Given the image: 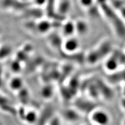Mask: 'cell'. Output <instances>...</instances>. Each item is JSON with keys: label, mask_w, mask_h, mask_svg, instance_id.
<instances>
[{"label": "cell", "mask_w": 125, "mask_h": 125, "mask_svg": "<svg viewBox=\"0 0 125 125\" xmlns=\"http://www.w3.org/2000/svg\"><path fill=\"white\" fill-rule=\"evenodd\" d=\"M100 12L108 21L114 32L118 37H125V21L118 12L109 3L99 6Z\"/></svg>", "instance_id": "cell-1"}, {"label": "cell", "mask_w": 125, "mask_h": 125, "mask_svg": "<svg viewBox=\"0 0 125 125\" xmlns=\"http://www.w3.org/2000/svg\"><path fill=\"white\" fill-rule=\"evenodd\" d=\"M89 119L93 124L106 125L111 122V116L104 109L95 108L90 113Z\"/></svg>", "instance_id": "cell-2"}, {"label": "cell", "mask_w": 125, "mask_h": 125, "mask_svg": "<svg viewBox=\"0 0 125 125\" xmlns=\"http://www.w3.org/2000/svg\"><path fill=\"white\" fill-rule=\"evenodd\" d=\"M79 39L75 36L64 39L62 43V51L68 54L76 53L80 49Z\"/></svg>", "instance_id": "cell-3"}, {"label": "cell", "mask_w": 125, "mask_h": 125, "mask_svg": "<svg viewBox=\"0 0 125 125\" xmlns=\"http://www.w3.org/2000/svg\"><path fill=\"white\" fill-rule=\"evenodd\" d=\"M61 33L64 39L75 36L76 34L75 21L67 20L62 23Z\"/></svg>", "instance_id": "cell-4"}, {"label": "cell", "mask_w": 125, "mask_h": 125, "mask_svg": "<svg viewBox=\"0 0 125 125\" xmlns=\"http://www.w3.org/2000/svg\"><path fill=\"white\" fill-rule=\"evenodd\" d=\"M76 34L79 36H84L87 34L89 30V24L87 21L83 19H78L75 21Z\"/></svg>", "instance_id": "cell-5"}, {"label": "cell", "mask_w": 125, "mask_h": 125, "mask_svg": "<svg viewBox=\"0 0 125 125\" xmlns=\"http://www.w3.org/2000/svg\"><path fill=\"white\" fill-rule=\"evenodd\" d=\"M57 11L58 14L65 15L68 13L71 7L70 0H57Z\"/></svg>", "instance_id": "cell-6"}, {"label": "cell", "mask_w": 125, "mask_h": 125, "mask_svg": "<svg viewBox=\"0 0 125 125\" xmlns=\"http://www.w3.org/2000/svg\"><path fill=\"white\" fill-rule=\"evenodd\" d=\"M36 30L42 33H45L48 32L52 27V23L49 21H41L35 23Z\"/></svg>", "instance_id": "cell-7"}, {"label": "cell", "mask_w": 125, "mask_h": 125, "mask_svg": "<svg viewBox=\"0 0 125 125\" xmlns=\"http://www.w3.org/2000/svg\"><path fill=\"white\" fill-rule=\"evenodd\" d=\"M80 5L85 10H89L95 4V0H78Z\"/></svg>", "instance_id": "cell-8"}, {"label": "cell", "mask_w": 125, "mask_h": 125, "mask_svg": "<svg viewBox=\"0 0 125 125\" xmlns=\"http://www.w3.org/2000/svg\"><path fill=\"white\" fill-rule=\"evenodd\" d=\"M109 3L116 10H118L121 7L125 4V0H111Z\"/></svg>", "instance_id": "cell-9"}, {"label": "cell", "mask_w": 125, "mask_h": 125, "mask_svg": "<svg viewBox=\"0 0 125 125\" xmlns=\"http://www.w3.org/2000/svg\"><path fill=\"white\" fill-rule=\"evenodd\" d=\"M32 1L36 6L41 7L46 5L48 0H32Z\"/></svg>", "instance_id": "cell-10"}, {"label": "cell", "mask_w": 125, "mask_h": 125, "mask_svg": "<svg viewBox=\"0 0 125 125\" xmlns=\"http://www.w3.org/2000/svg\"><path fill=\"white\" fill-rule=\"evenodd\" d=\"M117 11L118 12L121 17H122L123 20L125 21V4L122 7H121L120 9Z\"/></svg>", "instance_id": "cell-11"}, {"label": "cell", "mask_w": 125, "mask_h": 125, "mask_svg": "<svg viewBox=\"0 0 125 125\" xmlns=\"http://www.w3.org/2000/svg\"><path fill=\"white\" fill-rule=\"evenodd\" d=\"M95 1L96 4L99 6L109 3V0H95Z\"/></svg>", "instance_id": "cell-12"}, {"label": "cell", "mask_w": 125, "mask_h": 125, "mask_svg": "<svg viewBox=\"0 0 125 125\" xmlns=\"http://www.w3.org/2000/svg\"><path fill=\"white\" fill-rule=\"evenodd\" d=\"M120 105L124 111L125 112V97L120 101Z\"/></svg>", "instance_id": "cell-13"}, {"label": "cell", "mask_w": 125, "mask_h": 125, "mask_svg": "<svg viewBox=\"0 0 125 125\" xmlns=\"http://www.w3.org/2000/svg\"><path fill=\"white\" fill-rule=\"evenodd\" d=\"M122 124L124 125H125V118L124 119V120H123V123H122Z\"/></svg>", "instance_id": "cell-14"}, {"label": "cell", "mask_w": 125, "mask_h": 125, "mask_svg": "<svg viewBox=\"0 0 125 125\" xmlns=\"http://www.w3.org/2000/svg\"><path fill=\"white\" fill-rule=\"evenodd\" d=\"M22 1H24V2H28L30 1H32V0H21Z\"/></svg>", "instance_id": "cell-15"}]
</instances>
